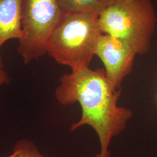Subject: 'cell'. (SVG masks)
Segmentation results:
<instances>
[{"instance_id":"obj_1","label":"cell","mask_w":157,"mask_h":157,"mask_svg":"<svg viewBox=\"0 0 157 157\" xmlns=\"http://www.w3.org/2000/svg\"><path fill=\"white\" fill-rule=\"evenodd\" d=\"M121 92V88L112 87L102 68L82 67L59 78L55 91L56 101L62 105L80 104L82 117L70 130L89 125L95 130L101 145V151L95 157H109L108 147L112 139L124 131L132 117L130 109L118 105Z\"/></svg>"},{"instance_id":"obj_2","label":"cell","mask_w":157,"mask_h":157,"mask_svg":"<svg viewBox=\"0 0 157 157\" xmlns=\"http://www.w3.org/2000/svg\"><path fill=\"white\" fill-rule=\"evenodd\" d=\"M98 15L63 12L47 41L46 52L71 71L89 67L101 31Z\"/></svg>"},{"instance_id":"obj_3","label":"cell","mask_w":157,"mask_h":157,"mask_svg":"<svg viewBox=\"0 0 157 157\" xmlns=\"http://www.w3.org/2000/svg\"><path fill=\"white\" fill-rule=\"evenodd\" d=\"M98 19L102 33L124 41L136 54L150 51L157 21L151 0H113Z\"/></svg>"},{"instance_id":"obj_4","label":"cell","mask_w":157,"mask_h":157,"mask_svg":"<svg viewBox=\"0 0 157 157\" xmlns=\"http://www.w3.org/2000/svg\"><path fill=\"white\" fill-rule=\"evenodd\" d=\"M63 14L56 0H22L23 36L18 40L17 52L25 64L47 53V41Z\"/></svg>"},{"instance_id":"obj_5","label":"cell","mask_w":157,"mask_h":157,"mask_svg":"<svg viewBox=\"0 0 157 157\" xmlns=\"http://www.w3.org/2000/svg\"><path fill=\"white\" fill-rule=\"evenodd\" d=\"M95 55L105 67L107 78L112 87L118 90L124 78L132 71L137 55L124 41L107 34L99 37Z\"/></svg>"},{"instance_id":"obj_6","label":"cell","mask_w":157,"mask_h":157,"mask_svg":"<svg viewBox=\"0 0 157 157\" xmlns=\"http://www.w3.org/2000/svg\"><path fill=\"white\" fill-rule=\"evenodd\" d=\"M21 4L22 0H0V68H4L2 45L10 40L22 37Z\"/></svg>"},{"instance_id":"obj_7","label":"cell","mask_w":157,"mask_h":157,"mask_svg":"<svg viewBox=\"0 0 157 157\" xmlns=\"http://www.w3.org/2000/svg\"><path fill=\"white\" fill-rule=\"evenodd\" d=\"M63 12H86L100 15L113 0H56Z\"/></svg>"},{"instance_id":"obj_8","label":"cell","mask_w":157,"mask_h":157,"mask_svg":"<svg viewBox=\"0 0 157 157\" xmlns=\"http://www.w3.org/2000/svg\"><path fill=\"white\" fill-rule=\"evenodd\" d=\"M5 157H48L40 151L33 141L23 139L17 141L11 154Z\"/></svg>"},{"instance_id":"obj_9","label":"cell","mask_w":157,"mask_h":157,"mask_svg":"<svg viewBox=\"0 0 157 157\" xmlns=\"http://www.w3.org/2000/svg\"><path fill=\"white\" fill-rule=\"evenodd\" d=\"M11 81L9 75L4 70V68H0V86L8 84Z\"/></svg>"}]
</instances>
